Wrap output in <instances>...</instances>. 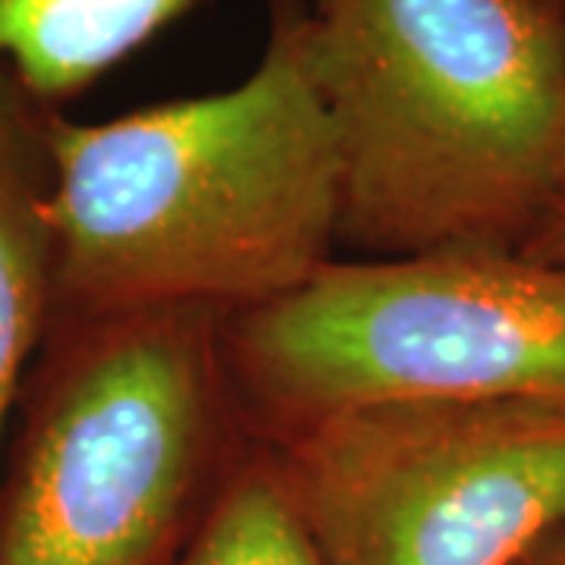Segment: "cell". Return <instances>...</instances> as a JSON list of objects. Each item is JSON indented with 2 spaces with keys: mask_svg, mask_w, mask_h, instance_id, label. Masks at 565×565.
Here are the masks:
<instances>
[{
  "mask_svg": "<svg viewBox=\"0 0 565 565\" xmlns=\"http://www.w3.org/2000/svg\"><path fill=\"white\" fill-rule=\"evenodd\" d=\"M54 323L239 315L340 255V161L305 0H270L262 57L221 92L79 122L47 114Z\"/></svg>",
  "mask_w": 565,
  "mask_h": 565,
  "instance_id": "obj_1",
  "label": "cell"
},
{
  "mask_svg": "<svg viewBox=\"0 0 565 565\" xmlns=\"http://www.w3.org/2000/svg\"><path fill=\"white\" fill-rule=\"evenodd\" d=\"M340 255L522 252L565 145V22L537 0H305Z\"/></svg>",
  "mask_w": 565,
  "mask_h": 565,
  "instance_id": "obj_2",
  "label": "cell"
},
{
  "mask_svg": "<svg viewBox=\"0 0 565 565\" xmlns=\"http://www.w3.org/2000/svg\"><path fill=\"white\" fill-rule=\"evenodd\" d=\"M252 444L221 315L57 321L0 465V565H177Z\"/></svg>",
  "mask_w": 565,
  "mask_h": 565,
  "instance_id": "obj_3",
  "label": "cell"
},
{
  "mask_svg": "<svg viewBox=\"0 0 565 565\" xmlns=\"http://www.w3.org/2000/svg\"><path fill=\"white\" fill-rule=\"evenodd\" d=\"M221 343L258 444L371 405H565V267L503 248L337 255L221 318Z\"/></svg>",
  "mask_w": 565,
  "mask_h": 565,
  "instance_id": "obj_4",
  "label": "cell"
},
{
  "mask_svg": "<svg viewBox=\"0 0 565 565\" xmlns=\"http://www.w3.org/2000/svg\"><path fill=\"white\" fill-rule=\"evenodd\" d=\"M330 565H522L565 527L563 403H393L274 444Z\"/></svg>",
  "mask_w": 565,
  "mask_h": 565,
  "instance_id": "obj_5",
  "label": "cell"
},
{
  "mask_svg": "<svg viewBox=\"0 0 565 565\" xmlns=\"http://www.w3.org/2000/svg\"><path fill=\"white\" fill-rule=\"evenodd\" d=\"M47 114L0 70V465L25 377L54 327Z\"/></svg>",
  "mask_w": 565,
  "mask_h": 565,
  "instance_id": "obj_6",
  "label": "cell"
},
{
  "mask_svg": "<svg viewBox=\"0 0 565 565\" xmlns=\"http://www.w3.org/2000/svg\"><path fill=\"white\" fill-rule=\"evenodd\" d=\"M199 0H0V70L61 110Z\"/></svg>",
  "mask_w": 565,
  "mask_h": 565,
  "instance_id": "obj_7",
  "label": "cell"
},
{
  "mask_svg": "<svg viewBox=\"0 0 565 565\" xmlns=\"http://www.w3.org/2000/svg\"><path fill=\"white\" fill-rule=\"evenodd\" d=\"M177 565L330 563L282 484L274 452L252 444Z\"/></svg>",
  "mask_w": 565,
  "mask_h": 565,
  "instance_id": "obj_8",
  "label": "cell"
},
{
  "mask_svg": "<svg viewBox=\"0 0 565 565\" xmlns=\"http://www.w3.org/2000/svg\"><path fill=\"white\" fill-rule=\"evenodd\" d=\"M525 255L531 258H541L550 264H563L565 267V145L563 154H559V167H556V177L550 185V195H546L544 211L537 217L534 233L527 236Z\"/></svg>",
  "mask_w": 565,
  "mask_h": 565,
  "instance_id": "obj_9",
  "label": "cell"
},
{
  "mask_svg": "<svg viewBox=\"0 0 565 565\" xmlns=\"http://www.w3.org/2000/svg\"><path fill=\"white\" fill-rule=\"evenodd\" d=\"M522 565H565V527L537 546Z\"/></svg>",
  "mask_w": 565,
  "mask_h": 565,
  "instance_id": "obj_10",
  "label": "cell"
},
{
  "mask_svg": "<svg viewBox=\"0 0 565 565\" xmlns=\"http://www.w3.org/2000/svg\"><path fill=\"white\" fill-rule=\"evenodd\" d=\"M537 3H544L546 10H553L565 22V0H537Z\"/></svg>",
  "mask_w": 565,
  "mask_h": 565,
  "instance_id": "obj_11",
  "label": "cell"
}]
</instances>
